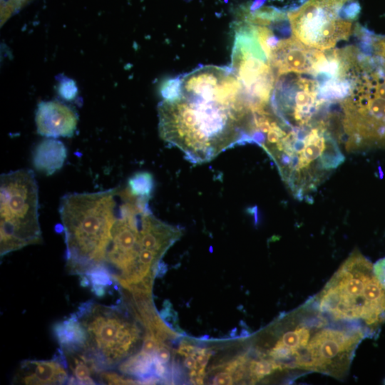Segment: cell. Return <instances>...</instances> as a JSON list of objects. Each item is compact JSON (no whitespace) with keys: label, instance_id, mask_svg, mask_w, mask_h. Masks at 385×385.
Instances as JSON below:
<instances>
[{"label":"cell","instance_id":"1","mask_svg":"<svg viewBox=\"0 0 385 385\" xmlns=\"http://www.w3.org/2000/svg\"><path fill=\"white\" fill-rule=\"evenodd\" d=\"M158 129L165 142L202 163L246 141L251 103L232 68L201 66L162 88Z\"/></svg>","mask_w":385,"mask_h":385},{"label":"cell","instance_id":"2","mask_svg":"<svg viewBox=\"0 0 385 385\" xmlns=\"http://www.w3.org/2000/svg\"><path fill=\"white\" fill-rule=\"evenodd\" d=\"M118 188L96 192L68 193L59 214L64 231L66 267L83 278L101 267L115 218Z\"/></svg>","mask_w":385,"mask_h":385},{"label":"cell","instance_id":"3","mask_svg":"<svg viewBox=\"0 0 385 385\" xmlns=\"http://www.w3.org/2000/svg\"><path fill=\"white\" fill-rule=\"evenodd\" d=\"M344 159L327 124L320 120L292 128L274 161L294 197L303 200L309 198L324 177Z\"/></svg>","mask_w":385,"mask_h":385},{"label":"cell","instance_id":"4","mask_svg":"<svg viewBox=\"0 0 385 385\" xmlns=\"http://www.w3.org/2000/svg\"><path fill=\"white\" fill-rule=\"evenodd\" d=\"M318 308L336 320L361 319L371 327L385 320V289L360 252L354 251L326 284Z\"/></svg>","mask_w":385,"mask_h":385},{"label":"cell","instance_id":"5","mask_svg":"<svg viewBox=\"0 0 385 385\" xmlns=\"http://www.w3.org/2000/svg\"><path fill=\"white\" fill-rule=\"evenodd\" d=\"M125 302L105 306L92 300L81 304L75 314L85 333L81 352L99 373L110 371L132 354L141 330L126 313Z\"/></svg>","mask_w":385,"mask_h":385},{"label":"cell","instance_id":"6","mask_svg":"<svg viewBox=\"0 0 385 385\" xmlns=\"http://www.w3.org/2000/svg\"><path fill=\"white\" fill-rule=\"evenodd\" d=\"M148 199L133 195L128 187L118 188L115 218L101 267L113 282L130 292L150 290L139 266L140 253L147 250L142 243V234L145 217L150 211Z\"/></svg>","mask_w":385,"mask_h":385},{"label":"cell","instance_id":"7","mask_svg":"<svg viewBox=\"0 0 385 385\" xmlns=\"http://www.w3.org/2000/svg\"><path fill=\"white\" fill-rule=\"evenodd\" d=\"M0 226L1 257L41 241L38 185L31 170L1 175Z\"/></svg>","mask_w":385,"mask_h":385},{"label":"cell","instance_id":"8","mask_svg":"<svg viewBox=\"0 0 385 385\" xmlns=\"http://www.w3.org/2000/svg\"><path fill=\"white\" fill-rule=\"evenodd\" d=\"M379 66L364 56L348 96L340 101L349 149L385 140V95L378 86Z\"/></svg>","mask_w":385,"mask_h":385},{"label":"cell","instance_id":"9","mask_svg":"<svg viewBox=\"0 0 385 385\" xmlns=\"http://www.w3.org/2000/svg\"><path fill=\"white\" fill-rule=\"evenodd\" d=\"M231 68L255 110L270 105L277 75L245 21L237 24Z\"/></svg>","mask_w":385,"mask_h":385},{"label":"cell","instance_id":"10","mask_svg":"<svg viewBox=\"0 0 385 385\" xmlns=\"http://www.w3.org/2000/svg\"><path fill=\"white\" fill-rule=\"evenodd\" d=\"M364 337V329L360 327L321 329L297 354L294 367L341 376L346 371L354 349Z\"/></svg>","mask_w":385,"mask_h":385},{"label":"cell","instance_id":"11","mask_svg":"<svg viewBox=\"0 0 385 385\" xmlns=\"http://www.w3.org/2000/svg\"><path fill=\"white\" fill-rule=\"evenodd\" d=\"M319 86L314 78L287 73L277 76L270 99L274 113L291 128L307 125L326 103L319 96Z\"/></svg>","mask_w":385,"mask_h":385},{"label":"cell","instance_id":"12","mask_svg":"<svg viewBox=\"0 0 385 385\" xmlns=\"http://www.w3.org/2000/svg\"><path fill=\"white\" fill-rule=\"evenodd\" d=\"M287 17L293 36L306 46L321 51L334 48L353 31L352 21L316 0H308L289 12Z\"/></svg>","mask_w":385,"mask_h":385},{"label":"cell","instance_id":"13","mask_svg":"<svg viewBox=\"0 0 385 385\" xmlns=\"http://www.w3.org/2000/svg\"><path fill=\"white\" fill-rule=\"evenodd\" d=\"M320 50L309 47L292 36L279 38L269 60L277 78L287 73L312 76Z\"/></svg>","mask_w":385,"mask_h":385},{"label":"cell","instance_id":"14","mask_svg":"<svg viewBox=\"0 0 385 385\" xmlns=\"http://www.w3.org/2000/svg\"><path fill=\"white\" fill-rule=\"evenodd\" d=\"M69 379L66 361L58 349L52 359L23 361L14 375V382L21 384H68Z\"/></svg>","mask_w":385,"mask_h":385},{"label":"cell","instance_id":"15","mask_svg":"<svg viewBox=\"0 0 385 385\" xmlns=\"http://www.w3.org/2000/svg\"><path fill=\"white\" fill-rule=\"evenodd\" d=\"M78 117L70 107L58 101L41 102L36 113L37 132L56 138L71 137L77 126Z\"/></svg>","mask_w":385,"mask_h":385},{"label":"cell","instance_id":"16","mask_svg":"<svg viewBox=\"0 0 385 385\" xmlns=\"http://www.w3.org/2000/svg\"><path fill=\"white\" fill-rule=\"evenodd\" d=\"M66 156L64 144L56 138H48L34 148L32 163L38 171L51 175L62 168Z\"/></svg>","mask_w":385,"mask_h":385},{"label":"cell","instance_id":"17","mask_svg":"<svg viewBox=\"0 0 385 385\" xmlns=\"http://www.w3.org/2000/svg\"><path fill=\"white\" fill-rule=\"evenodd\" d=\"M153 188L152 175L147 172H140L129 178L128 188L135 195L149 197Z\"/></svg>","mask_w":385,"mask_h":385},{"label":"cell","instance_id":"18","mask_svg":"<svg viewBox=\"0 0 385 385\" xmlns=\"http://www.w3.org/2000/svg\"><path fill=\"white\" fill-rule=\"evenodd\" d=\"M277 369H281V368L279 364L272 359L253 361L250 366V374L254 381L259 380Z\"/></svg>","mask_w":385,"mask_h":385},{"label":"cell","instance_id":"19","mask_svg":"<svg viewBox=\"0 0 385 385\" xmlns=\"http://www.w3.org/2000/svg\"><path fill=\"white\" fill-rule=\"evenodd\" d=\"M58 93L65 100L71 101L74 99L78 93L76 83L71 79L63 78L59 83Z\"/></svg>","mask_w":385,"mask_h":385},{"label":"cell","instance_id":"20","mask_svg":"<svg viewBox=\"0 0 385 385\" xmlns=\"http://www.w3.org/2000/svg\"><path fill=\"white\" fill-rule=\"evenodd\" d=\"M27 0H1V20L4 21L19 10Z\"/></svg>","mask_w":385,"mask_h":385},{"label":"cell","instance_id":"21","mask_svg":"<svg viewBox=\"0 0 385 385\" xmlns=\"http://www.w3.org/2000/svg\"><path fill=\"white\" fill-rule=\"evenodd\" d=\"M374 273L385 289V257L378 260L373 265Z\"/></svg>","mask_w":385,"mask_h":385},{"label":"cell","instance_id":"22","mask_svg":"<svg viewBox=\"0 0 385 385\" xmlns=\"http://www.w3.org/2000/svg\"><path fill=\"white\" fill-rule=\"evenodd\" d=\"M322 5L341 11L342 9L353 0H316Z\"/></svg>","mask_w":385,"mask_h":385},{"label":"cell","instance_id":"23","mask_svg":"<svg viewBox=\"0 0 385 385\" xmlns=\"http://www.w3.org/2000/svg\"><path fill=\"white\" fill-rule=\"evenodd\" d=\"M232 376L226 372H221L215 376L212 384H231Z\"/></svg>","mask_w":385,"mask_h":385},{"label":"cell","instance_id":"24","mask_svg":"<svg viewBox=\"0 0 385 385\" xmlns=\"http://www.w3.org/2000/svg\"><path fill=\"white\" fill-rule=\"evenodd\" d=\"M197 362L193 356H188L185 360V366L189 369H195L197 367Z\"/></svg>","mask_w":385,"mask_h":385}]
</instances>
